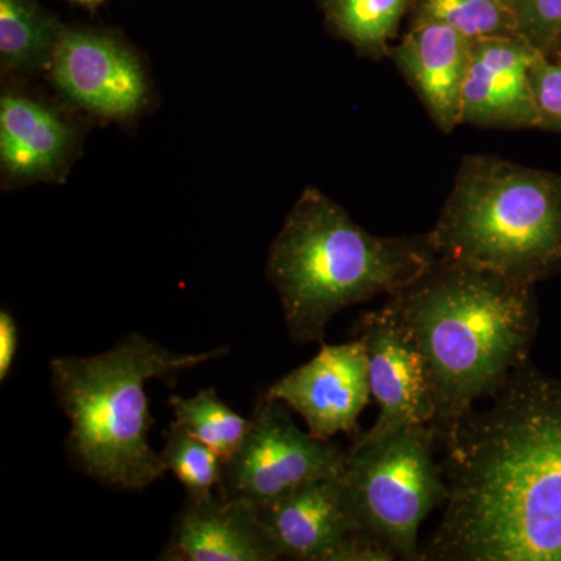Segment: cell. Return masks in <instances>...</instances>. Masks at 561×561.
Returning a JSON list of instances; mask_svg holds the SVG:
<instances>
[{"instance_id":"cell-19","label":"cell","mask_w":561,"mask_h":561,"mask_svg":"<svg viewBox=\"0 0 561 561\" xmlns=\"http://www.w3.org/2000/svg\"><path fill=\"white\" fill-rule=\"evenodd\" d=\"M412 13L413 22H440L471 43L519 36L505 0H416Z\"/></svg>"},{"instance_id":"cell-18","label":"cell","mask_w":561,"mask_h":561,"mask_svg":"<svg viewBox=\"0 0 561 561\" xmlns=\"http://www.w3.org/2000/svg\"><path fill=\"white\" fill-rule=\"evenodd\" d=\"M169 404L175 416L173 423L206 443L224 461L238 451L250 430V419L232 411L214 389L198 391L192 398L171 397Z\"/></svg>"},{"instance_id":"cell-20","label":"cell","mask_w":561,"mask_h":561,"mask_svg":"<svg viewBox=\"0 0 561 561\" xmlns=\"http://www.w3.org/2000/svg\"><path fill=\"white\" fill-rule=\"evenodd\" d=\"M161 457L187 491V500H203L217 493L224 478V460L219 454L198 440L176 423L164 432Z\"/></svg>"},{"instance_id":"cell-13","label":"cell","mask_w":561,"mask_h":561,"mask_svg":"<svg viewBox=\"0 0 561 561\" xmlns=\"http://www.w3.org/2000/svg\"><path fill=\"white\" fill-rule=\"evenodd\" d=\"M280 559L257 507L227 500L219 491L203 500H187L173 522L160 560L275 561Z\"/></svg>"},{"instance_id":"cell-1","label":"cell","mask_w":561,"mask_h":561,"mask_svg":"<svg viewBox=\"0 0 561 561\" xmlns=\"http://www.w3.org/2000/svg\"><path fill=\"white\" fill-rule=\"evenodd\" d=\"M440 443L448 496L420 561H561V379L529 360Z\"/></svg>"},{"instance_id":"cell-25","label":"cell","mask_w":561,"mask_h":561,"mask_svg":"<svg viewBox=\"0 0 561 561\" xmlns=\"http://www.w3.org/2000/svg\"><path fill=\"white\" fill-rule=\"evenodd\" d=\"M70 2L79 3V5L90 7V9H94V7L101 5V3L105 2V0H70Z\"/></svg>"},{"instance_id":"cell-3","label":"cell","mask_w":561,"mask_h":561,"mask_svg":"<svg viewBox=\"0 0 561 561\" xmlns=\"http://www.w3.org/2000/svg\"><path fill=\"white\" fill-rule=\"evenodd\" d=\"M437 261L427 234L381 238L351 219L319 187L308 186L287 214L267 260L291 341L324 342L343 309L397 294Z\"/></svg>"},{"instance_id":"cell-24","label":"cell","mask_w":561,"mask_h":561,"mask_svg":"<svg viewBox=\"0 0 561 561\" xmlns=\"http://www.w3.org/2000/svg\"><path fill=\"white\" fill-rule=\"evenodd\" d=\"M551 58H561V31L557 36L556 44H553L551 54L548 55Z\"/></svg>"},{"instance_id":"cell-17","label":"cell","mask_w":561,"mask_h":561,"mask_svg":"<svg viewBox=\"0 0 561 561\" xmlns=\"http://www.w3.org/2000/svg\"><path fill=\"white\" fill-rule=\"evenodd\" d=\"M416 0H320L328 28L364 57L390 55L402 18Z\"/></svg>"},{"instance_id":"cell-22","label":"cell","mask_w":561,"mask_h":561,"mask_svg":"<svg viewBox=\"0 0 561 561\" xmlns=\"http://www.w3.org/2000/svg\"><path fill=\"white\" fill-rule=\"evenodd\" d=\"M540 130L561 133V58L538 55L529 70Z\"/></svg>"},{"instance_id":"cell-6","label":"cell","mask_w":561,"mask_h":561,"mask_svg":"<svg viewBox=\"0 0 561 561\" xmlns=\"http://www.w3.org/2000/svg\"><path fill=\"white\" fill-rule=\"evenodd\" d=\"M431 424L353 442L342 474L343 493L362 530L386 542L398 560L420 561L421 524L448 496Z\"/></svg>"},{"instance_id":"cell-11","label":"cell","mask_w":561,"mask_h":561,"mask_svg":"<svg viewBox=\"0 0 561 561\" xmlns=\"http://www.w3.org/2000/svg\"><path fill=\"white\" fill-rule=\"evenodd\" d=\"M77 122L54 102L9 81L0 98L3 187L62 183L79 157Z\"/></svg>"},{"instance_id":"cell-4","label":"cell","mask_w":561,"mask_h":561,"mask_svg":"<svg viewBox=\"0 0 561 561\" xmlns=\"http://www.w3.org/2000/svg\"><path fill=\"white\" fill-rule=\"evenodd\" d=\"M228 353H172L133 332L98 356L51 360V389L70 421V460L95 481L124 490H142L161 479L168 467L149 445L154 420L146 383L168 381Z\"/></svg>"},{"instance_id":"cell-21","label":"cell","mask_w":561,"mask_h":561,"mask_svg":"<svg viewBox=\"0 0 561 561\" xmlns=\"http://www.w3.org/2000/svg\"><path fill=\"white\" fill-rule=\"evenodd\" d=\"M516 31L535 50L548 57L561 31V0H505Z\"/></svg>"},{"instance_id":"cell-15","label":"cell","mask_w":561,"mask_h":561,"mask_svg":"<svg viewBox=\"0 0 561 561\" xmlns=\"http://www.w3.org/2000/svg\"><path fill=\"white\" fill-rule=\"evenodd\" d=\"M257 511L280 559L335 561L343 542L362 530L343 493L342 476L308 483Z\"/></svg>"},{"instance_id":"cell-8","label":"cell","mask_w":561,"mask_h":561,"mask_svg":"<svg viewBox=\"0 0 561 561\" xmlns=\"http://www.w3.org/2000/svg\"><path fill=\"white\" fill-rule=\"evenodd\" d=\"M46 72L72 108L94 119L131 121L149 103V77L139 55L101 28L65 25Z\"/></svg>"},{"instance_id":"cell-14","label":"cell","mask_w":561,"mask_h":561,"mask_svg":"<svg viewBox=\"0 0 561 561\" xmlns=\"http://www.w3.org/2000/svg\"><path fill=\"white\" fill-rule=\"evenodd\" d=\"M389 57L442 131L451 133L461 125L470 39L440 22H412L400 44L390 47Z\"/></svg>"},{"instance_id":"cell-5","label":"cell","mask_w":561,"mask_h":561,"mask_svg":"<svg viewBox=\"0 0 561 561\" xmlns=\"http://www.w3.org/2000/svg\"><path fill=\"white\" fill-rule=\"evenodd\" d=\"M427 238L438 260L535 284L561 273V173L467 154Z\"/></svg>"},{"instance_id":"cell-9","label":"cell","mask_w":561,"mask_h":561,"mask_svg":"<svg viewBox=\"0 0 561 561\" xmlns=\"http://www.w3.org/2000/svg\"><path fill=\"white\" fill-rule=\"evenodd\" d=\"M353 335L364 343L371 398L379 408L375 424L353 442H371L401 427L431 424L435 408L426 362L393 302L362 313Z\"/></svg>"},{"instance_id":"cell-12","label":"cell","mask_w":561,"mask_h":561,"mask_svg":"<svg viewBox=\"0 0 561 561\" xmlns=\"http://www.w3.org/2000/svg\"><path fill=\"white\" fill-rule=\"evenodd\" d=\"M540 55L519 38L472 41L461 94V124L491 128H540L529 70Z\"/></svg>"},{"instance_id":"cell-7","label":"cell","mask_w":561,"mask_h":561,"mask_svg":"<svg viewBox=\"0 0 561 561\" xmlns=\"http://www.w3.org/2000/svg\"><path fill=\"white\" fill-rule=\"evenodd\" d=\"M348 451L301 431L289 405L262 394L238 451L224 461L219 493L261 508L308 483L339 478Z\"/></svg>"},{"instance_id":"cell-23","label":"cell","mask_w":561,"mask_h":561,"mask_svg":"<svg viewBox=\"0 0 561 561\" xmlns=\"http://www.w3.org/2000/svg\"><path fill=\"white\" fill-rule=\"evenodd\" d=\"M20 350V328L10 311H0V379L5 381L13 370Z\"/></svg>"},{"instance_id":"cell-2","label":"cell","mask_w":561,"mask_h":561,"mask_svg":"<svg viewBox=\"0 0 561 561\" xmlns=\"http://www.w3.org/2000/svg\"><path fill=\"white\" fill-rule=\"evenodd\" d=\"M419 343L434 398L431 426L445 440L493 397L537 337L535 286L461 262L438 260L389 298Z\"/></svg>"},{"instance_id":"cell-10","label":"cell","mask_w":561,"mask_h":561,"mask_svg":"<svg viewBox=\"0 0 561 561\" xmlns=\"http://www.w3.org/2000/svg\"><path fill=\"white\" fill-rule=\"evenodd\" d=\"M301 415L309 434L321 440L346 434L359 437V416L371 398L368 362L359 339L327 345L313 359L295 368L265 391Z\"/></svg>"},{"instance_id":"cell-16","label":"cell","mask_w":561,"mask_h":561,"mask_svg":"<svg viewBox=\"0 0 561 561\" xmlns=\"http://www.w3.org/2000/svg\"><path fill=\"white\" fill-rule=\"evenodd\" d=\"M62 28L39 0H0V69L3 79L47 70Z\"/></svg>"}]
</instances>
